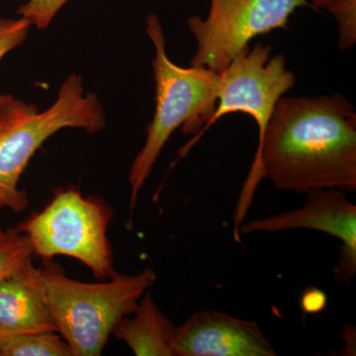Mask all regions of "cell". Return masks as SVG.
<instances>
[{
    "label": "cell",
    "mask_w": 356,
    "mask_h": 356,
    "mask_svg": "<svg viewBox=\"0 0 356 356\" xmlns=\"http://www.w3.org/2000/svg\"><path fill=\"white\" fill-rule=\"evenodd\" d=\"M332 0H311V6L314 9H323L331 2Z\"/></svg>",
    "instance_id": "obj_18"
},
{
    "label": "cell",
    "mask_w": 356,
    "mask_h": 356,
    "mask_svg": "<svg viewBox=\"0 0 356 356\" xmlns=\"http://www.w3.org/2000/svg\"><path fill=\"white\" fill-rule=\"evenodd\" d=\"M38 268L58 332L74 356L102 355L114 327L135 311L156 281L151 267L132 275L116 273L95 283L70 278L51 261H43Z\"/></svg>",
    "instance_id": "obj_2"
},
{
    "label": "cell",
    "mask_w": 356,
    "mask_h": 356,
    "mask_svg": "<svg viewBox=\"0 0 356 356\" xmlns=\"http://www.w3.org/2000/svg\"><path fill=\"white\" fill-rule=\"evenodd\" d=\"M30 27L31 24L29 21L23 17L18 19H10V18L0 19V60L9 51L24 42ZM13 98V95L0 93V109L6 106L7 103L10 102Z\"/></svg>",
    "instance_id": "obj_15"
},
{
    "label": "cell",
    "mask_w": 356,
    "mask_h": 356,
    "mask_svg": "<svg viewBox=\"0 0 356 356\" xmlns=\"http://www.w3.org/2000/svg\"><path fill=\"white\" fill-rule=\"evenodd\" d=\"M105 126L102 103L95 93H84L83 77L76 74L67 77L57 100L43 112L15 98L7 103L0 109V210L21 213L29 205L19 180L44 140L65 128L95 133Z\"/></svg>",
    "instance_id": "obj_4"
},
{
    "label": "cell",
    "mask_w": 356,
    "mask_h": 356,
    "mask_svg": "<svg viewBox=\"0 0 356 356\" xmlns=\"http://www.w3.org/2000/svg\"><path fill=\"white\" fill-rule=\"evenodd\" d=\"M57 332L39 268L29 261L0 281V339L30 332Z\"/></svg>",
    "instance_id": "obj_10"
},
{
    "label": "cell",
    "mask_w": 356,
    "mask_h": 356,
    "mask_svg": "<svg viewBox=\"0 0 356 356\" xmlns=\"http://www.w3.org/2000/svg\"><path fill=\"white\" fill-rule=\"evenodd\" d=\"M33 250L27 236L17 229L0 228V281L17 273L32 261Z\"/></svg>",
    "instance_id": "obj_13"
},
{
    "label": "cell",
    "mask_w": 356,
    "mask_h": 356,
    "mask_svg": "<svg viewBox=\"0 0 356 356\" xmlns=\"http://www.w3.org/2000/svg\"><path fill=\"white\" fill-rule=\"evenodd\" d=\"M325 9L339 24V50H350L356 44V0H332Z\"/></svg>",
    "instance_id": "obj_14"
},
{
    "label": "cell",
    "mask_w": 356,
    "mask_h": 356,
    "mask_svg": "<svg viewBox=\"0 0 356 356\" xmlns=\"http://www.w3.org/2000/svg\"><path fill=\"white\" fill-rule=\"evenodd\" d=\"M271 51L269 44H255L219 72L216 110L191 144L222 116L232 113H245L254 119L261 144L276 103L296 83V76L286 69L284 56L270 58Z\"/></svg>",
    "instance_id": "obj_7"
},
{
    "label": "cell",
    "mask_w": 356,
    "mask_h": 356,
    "mask_svg": "<svg viewBox=\"0 0 356 356\" xmlns=\"http://www.w3.org/2000/svg\"><path fill=\"white\" fill-rule=\"evenodd\" d=\"M182 1H184V0H182Z\"/></svg>",
    "instance_id": "obj_19"
},
{
    "label": "cell",
    "mask_w": 356,
    "mask_h": 356,
    "mask_svg": "<svg viewBox=\"0 0 356 356\" xmlns=\"http://www.w3.org/2000/svg\"><path fill=\"white\" fill-rule=\"evenodd\" d=\"M327 303V295L318 288H308L302 295L301 307L304 314L320 313Z\"/></svg>",
    "instance_id": "obj_17"
},
{
    "label": "cell",
    "mask_w": 356,
    "mask_h": 356,
    "mask_svg": "<svg viewBox=\"0 0 356 356\" xmlns=\"http://www.w3.org/2000/svg\"><path fill=\"white\" fill-rule=\"evenodd\" d=\"M175 325L156 305L149 293L140 300L130 316L114 327V337L137 356H172L170 341Z\"/></svg>",
    "instance_id": "obj_11"
},
{
    "label": "cell",
    "mask_w": 356,
    "mask_h": 356,
    "mask_svg": "<svg viewBox=\"0 0 356 356\" xmlns=\"http://www.w3.org/2000/svg\"><path fill=\"white\" fill-rule=\"evenodd\" d=\"M69 0H29L18 8L17 14L37 29L48 27Z\"/></svg>",
    "instance_id": "obj_16"
},
{
    "label": "cell",
    "mask_w": 356,
    "mask_h": 356,
    "mask_svg": "<svg viewBox=\"0 0 356 356\" xmlns=\"http://www.w3.org/2000/svg\"><path fill=\"white\" fill-rule=\"evenodd\" d=\"M0 356H74L57 332H30L0 339Z\"/></svg>",
    "instance_id": "obj_12"
},
{
    "label": "cell",
    "mask_w": 356,
    "mask_h": 356,
    "mask_svg": "<svg viewBox=\"0 0 356 356\" xmlns=\"http://www.w3.org/2000/svg\"><path fill=\"white\" fill-rule=\"evenodd\" d=\"M306 202L298 209L275 216L242 222L238 236L254 233H278L294 229L322 232L341 243L339 261L334 269L337 283L350 284L356 275V206L337 188L307 192Z\"/></svg>",
    "instance_id": "obj_8"
},
{
    "label": "cell",
    "mask_w": 356,
    "mask_h": 356,
    "mask_svg": "<svg viewBox=\"0 0 356 356\" xmlns=\"http://www.w3.org/2000/svg\"><path fill=\"white\" fill-rule=\"evenodd\" d=\"M262 178L280 191H356V112L343 95L285 97L276 103L240 193L234 236Z\"/></svg>",
    "instance_id": "obj_1"
},
{
    "label": "cell",
    "mask_w": 356,
    "mask_h": 356,
    "mask_svg": "<svg viewBox=\"0 0 356 356\" xmlns=\"http://www.w3.org/2000/svg\"><path fill=\"white\" fill-rule=\"evenodd\" d=\"M114 211L102 199L76 188L58 191L51 202L15 227L27 236L33 255L51 261L57 255L76 259L97 280L112 277L113 252L107 236Z\"/></svg>",
    "instance_id": "obj_5"
},
{
    "label": "cell",
    "mask_w": 356,
    "mask_h": 356,
    "mask_svg": "<svg viewBox=\"0 0 356 356\" xmlns=\"http://www.w3.org/2000/svg\"><path fill=\"white\" fill-rule=\"evenodd\" d=\"M172 356H275L273 343L254 321L218 311L194 313L175 327Z\"/></svg>",
    "instance_id": "obj_9"
},
{
    "label": "cell",
    "mask_w": 356,
    "mask_h": 356,
    "mask_svg": "<svg viewBox=\"0 0 356 356\" xmlns=\"http://www.w3.org/2000/svg\"><path fill=\"white\" fill-rule=\"evenodd\" d=\"M307 0H210L205 19L197 15L188 20L197 42L191 65L220 72L250 48L257 37L286 28L290 16Z\"/></svg>",
    "instance_id": "obj_6"
},
{
    "label": "cell",
    "mask_w": 356,
    "mask_h": 356,
    "mask_svg": "<svg viewBox=\"0 0 356 356\" xmlns=\"http://www.w3.org/2000/svg\"><path fill=\"white\" fill-rule=\"evenodd\" d=\"M146 31L156 49L153 70L156 106L147 127L146 143L129 173L131 226L139 192L166 142L179 127L187 135L200 132L216 110L220 91L219 72L206 67H179L168 58L163 27L156 14L147 16Z\"/></svg>",
    "instance_id": "obj_3"
}]
</instances>
